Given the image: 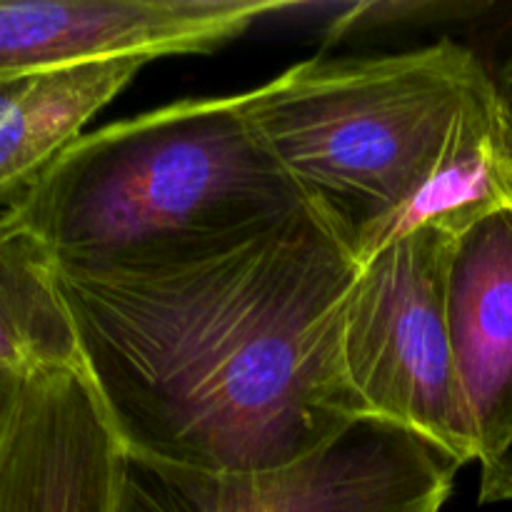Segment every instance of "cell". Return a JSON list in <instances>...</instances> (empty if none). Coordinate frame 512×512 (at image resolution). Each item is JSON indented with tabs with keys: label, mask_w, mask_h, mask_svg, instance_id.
Listing matches in <instances>:
<instances>
[{
	"label": "cell",
	"mask_w": 512,
	"mask_h": 512,
	"mask_svg": "<svg viewBox=\"0 0 512 512\" xmlns=\"http://www.w3.org/2000/svg\"><path fill=\"white\" fill-rule=\"evenodd\" d=\"M358 265L305 205L195 263L58 278L80 365L125 453L253 473L295 463L365 418L343 365Z\"/></svg>",
	"instance_id": "obj_1"
},
{
	"label": "cell",
	"mask_w": 512,
	"mask_h": 512,
	"mask_svg": "<svg viewBox=\"0 0 512 512\" xmlns=\"http://www.w3.org/2000/svg\"><path fill=\"white\" fill-rule=\"evenodd\" d=\"M305 208L240 95L83 133L13 205L65 278L153 273L248 243Z\"/></svg>",
	"instance_id": "obj_2"
},
{
	"label": "cell",
	"mask_w": 512,
	"mask_h": 512,
	"mask_svg": "<svg viewBox=\"0 0 512 512\" xmlns=\"http://www.w3.org/2000/svg\"><path fill=\"white\" fill-rule=\"evenodd\" d=\"M240 100L305 205L358 263L400 233L470 125L498 105L493 75L448 38L305 60Z\"/></svg>",
	"instance_id": "obj_3"
},
{
	"label": "cell",
	"mask_w": 512,
	"mask_h": 512,
	"mask_svg": "<svg viewBox=\"0 0 512 512\" xmlns=\"http://www.w3.org/2000/svg\"><path fill=\"white\" fill-rule=\"evenodd\" d=\"M455 240L415 225L358 265L343 308V365L365 418L400 425L468 465L478 445L448 325Z\"/></svg>",
	"instance_id": "obj_4"
},
{
	"label": "cell",
	"mask_w": 512,
	"mask_h": 512,
	"mask_svg": "<svg viewBox=\"0 0 512 512\" xmlns=\"http://www.w3.org/2000/svg\"><path fill=\"white\" fill-rule=\"evenodd\" d=\"M460 468L420 435L360 418L315 453L253 473L125 453L115 512H440Z\"/></svg>",
	"instance_id": "obj_5"
},
{
	"label": "cell",
	"mask_w": 512,
	"mask_h": 512,
	"mask_svg": "<svg viewBox=\"0 0 512 512\" xmlns=\"http://www.w3.org/2000/svg\"><path fill=\"white\" fill-rule=\"evenodd\" d=\"M288 0H0V78L98 60L210 53Z\"/></svg>",
	"instance_id": "obj_6"
},
{
	"label": "cell",
	"mask_w": 512,
	"mask_h": 512,
	"mask_svg": "<svg viewBox=\"0 0 512 512\" xmlns=\"http://www.w3.org/2000/svg\"><path fill=\"white\" fill-rule=\"evenodd\" d=\"M123 455L83 365L43 370L0 450V512H115Z\"/></svg>",
	"instance_id": "obj_7"
},
{
	"label": "cell",
	"mask_w": 512,
	"mask_h": 512,
	"mask_svg": "<svg viewBox=\"0 0 512 512\" xmlns=\"http://www.w3.org/2000/svg\"><path fill=\"white\" fill-rule=\"evenodd\" d=\"M448 325L478 463L488 465L512 448V203L455 240Z\"/></svg>",
	"instance_id": "obj_8"
},
{
	"label": "cell",
	"mask_w": 512,
	"mask_h": 512,
	"mask_svg": "<svg viewBox=\"0 0 512 512\" xmlns=\"http://www.w3.org/2000/svg\"><path fill=\"white\" fill-rule=\"evenodd\" d=\"M153 60L130 55L0 78V205L13 208Z\"/></svg>",
	"instance_id": "obj_9"
},
{
	"label": "cell",
	"mask_w": 512,
	"mask_h": 512,
	"mask_svg": "<svg viewBox=\"0 0 512 512\" xmlns=\"http://www.w3.org/2000/svg\"><path fill=\"white\" fill-rule=\"evenodd\" d=\"M80 365L78 335L43 240L0 213V368L23 378Z\"/></svg>",
	"instance_id": "obj_10"
},
{
	"label": "cell",
	"mask_w": 512,
	"mask_h": 512,
	"mask_svg": "<svg viewBox=\"0 0 512 512\" xmlns=\"http://www.w3.org/2000/svg\"><path fill=\"white\" fill-rule=\"evenodd\" d=\"M483 5L448 3V0H338V3H293L288 0L280 15H293L298 23H315L325 38L338 40L345 35L368 30L403 28V25L445 23L478 15Z\"/></svg>",
	"instance_id": "obj_11"
},
{
	"label": "cell",
	"mask_w": 512,
	"mask_h": 512,
	"mask_svg": "<svg viewBox=\"0 0 512 512\" xmlns=\"http://www.w3.org/2000/svg\"><path fill=\"white\" fill-rule=\"evenodd\" d=\"M480 468V503H512V448Z\"/></svg>",
	"instance_id": "obj_12"
},
{
	"label": "cell",
	"mask_w": 512,
	"mask_h": 512,
	"mask_svg": "<svg viewBox=\"0 0 512 512\" xmlns=\"http://www.w3.org/2000/svg\"><path fill=\"white\" fill-rule=\"evenodd\" d=\"M495 83V98H498V115H500V133H503V148L505 158H508L512 168V55L493 75Z\"/></svg>",
	"instance_id": "obj_13"
},
{
	"label": "cell",
	"mask_w": 512,
	"mask_h": 512,
	"mask_svg": "<svg viewBox=\"0 0 512 512\" xmlns=\"http://www.w3.org/2000/svg\"><path fill=\"white\" fill-rule=\"evenodd\" d=\"M23 375L10 373V370L0 368V450H3L5 438H8V430L13 425L15 410H18L20 395L25 388Z\"/></svg>",
	"instance_id": "obj_14"
}]
</instances>
